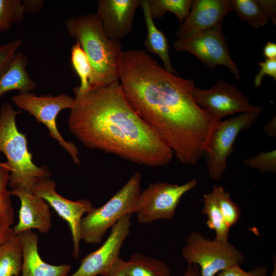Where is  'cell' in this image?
<instances>
[{
	"label": "cell",
	"instance_id": "1",
	"mask_svg": "<svg viewBox=\"0 0 276 276\" xmlns=\"http://www.w3.org/2000/svg\"><path fill=\"white\" fill-rule=\"evenodd\" d=\"M119 82L139 115L181 163L195 165L204 156L217 121L195 102L193 80L168 72L144 51L131 49L122 53Z\"/></svg>",
	"mask_w": 276,
	"mask_h": 276
},
{
	"label": "cell",
	"instance_id": "2",
	"mask_svg": "<svg viewBox=\"0 0 276 276\" xmlns=\"http://www.w3.org/2000/svg\"><path fill=\"white\" fill-rule=\"evenodd\" d=\"M73 91L68 126L85 146L147 167L171 162L173 151L139 115L119 82Z\"/></svg>",
	"mask_w": 276,
	"mask_h": 276
},
{
	"label": "cell",
	"instance_id": "3",
	"mask_svg": "<svg viewBox=\"0 0 276 276\" xmlns=\"http://www.w3.org/2000/svg\"><path fill=\"white\" fill-rule=\"evenodd\" d=\"M65 26L70 36L78 41L89 61L91 86L119 82L122 45L120 40L105 35L101 19L96 13L72 17Z\"/></svg>",
	"mask_w": 276,
	"mask_h": 276
},
{
	"label": "cell",
	"instance_id": "4",
	"mask_svg": "<svg viewBox=\"0 0 276 276\" xmlns=\"http://www.w3.org/2000/svg\"><path fill=\"white\" fill-rule=\"evenodd\" d=\"M21 112L15 110L7 102L2 105L0 112V152L7 159L11 190L21 189L31 192L38 180L50 178L51 173L46 166L39 167L32 160L26 135L18 130L16 123V117Z\"/></svg>",
	"mask_w": 276,
	"mask_h": 276
},
{
	"label": "cell",
	"instance_id": "5",
	"mask_svg": "<svg viewBox=\"0 0 276 276\" xmlns=\"http://www.w3.org/2000/svg\"><path fill=\"white\" fill-rule=\"evenodd\" d=\"M142 174L135 172L127 182L102 206L94 208L81 222V238L87 243L101 242L106 232L124 216L133 213L141 192Z\"/></svg>",
	"mask_w": 276,
	"mask_h": 276
},
{
	"label": "cell",
	"instance_id": "6",
	"mask_svg": "<svg viewBox=\"0 0 276 276\" xmlns=\"http://www.w3.org/2000/svg\"><path fill=\"white\" fill-rule=\"evenodd\" d=\"M182 247V258L188 264L197 265L201 276H215L220 271L244 261V255L228 241L211 240L192 232Z\"/></svg>",
	"mask_w": 276,
	"mask_h": 276
},
{
	"label": "cell",
	"instance_id": "7",
	"mask_svg": "<svg viewBox=\"0 0 276 276\" xmlns=\"http://www.w3.org/2000/svg\"><path fill=\"white\" fill-rule=\"evenodd\" d=\"M198 183L195 178L181 185L150 183L140 192L134 206L133 213L136 214L137 221L150 224L158 219L171 220L182 197Z\"/></svg>",
	"mask_w": 276,
	"mask_h": 276
},
{
	"label": "cell",
	"instance_id": "8",
	"mask_svg": "<svg viewBox=\"0 0 276 276\" xmlns=\"http://www.w3.org/2000/svg\"><path fill=\"white\" fill-rule=\"evenodd\" d=\"M262 109L219 121L210 137L204 155L209 175L220 179L227 167V159L234 150V144L240 132L248 129L257 120Z\"/></svg>",
	"mask_w": 276,
	"mask_h": 276
},
{
	"label": "cell",
	"instance_id": "9",
	"mask_svg": "<svg viewBox=\"0 0 276 276\" xmlns=\"http://www.w3.org/2000/svg\"><path fill=\"white\" fill-rule=\"evenodd\" d=\"M11 100L18 107L32 115L37 122L43 124L48 129L51 137L56 140L68 153L75 164H80L77 147L73 142L64 139L58 131L56 124V119L60 112L73 107V98L64 94L54 96L48 95L37 96L31 93H26L13 96Z\"/></svg>",
	"mask_w": 276,
	"mask_h": 276
},
{
	"label": "cell",
	"instance_id": "10",
	"mask_svg": "<svg viewBox=\"0 0 276 276\" xmlns=\"http://www.w3.org/2000/svg\"><path fill=\"white\" fill-rule=\"evenodd\" d=\"M222 26L193 35L177 39L173 43L177 51L190 53L213 69L217 65L226 66L240 80L238 66L231 57L226 40L221 31Z\"/></svg>",
	"mask_w": 276,
	"mask_h": 276
},
{
	"label": "cell",
	"instance_id": "11",
	"mask_svg": "<svg viewBox=\"0 0 276 276\" xmlns=\"http://www.w3.org/2000/svg\"><path fill=\"white\" fill-rule=\"evenodd\" d=\"M192 94L197 104L216 121L237 112H252L263 109L252 105L242 92L221 79L208 89L195 87Z\"/></svg>",
	"mask_w": 276,
	"mask_h": 276
},
{
	"label": "cell",
	"instance_id": "12",
	"mask_svg": "<svg viewBox=\"0 0 276 276\" xmlns=\"http://www.w3.org/2000/svg\"><path fill=\"white\" fill-rule=\"evenodd\" d=\"M56 187L54 180L50 178H44L34 184L31 192L44 199L58 215L67 222L73 242V256L78 259L80 252L81 219L94 206L87 199L72 201L65 198L57 193Z\"/></svg>",
	"mask_w": 276,
	"mask_h": 276
},
{
	"label": "cell",
	"instance_id": "13",
	"mask_svg": "<svg viewBox=\"0 0 276 276\" xmlns=\"http://www.w3.org/2000/svg\"><path fill=\"white\" fill-rule=\"evenodd\" d=\"M132 214L122 217L112 227L110 235L101 246L83 258L74 273L65 276L103 275L120 257L123 243L130 234Z\"/></svg>",
	"mask_w": 276,
	"mask_h": 276
},
{
	"label": "cell",
	"instance_id": "14",
	"mask_svg": "<svg viewBox=\"0 0 276 276\" xmlns=\"http://www.w3.org/2000/svg\"><path fill=\"white\" fill-rule=\"evenodd\" d=\"M140 4L141 0L98 1L96 13L106 36L119 40L129 34Z\"/></svg>",
	"mask_w": 276,
	"mask_h": 276
},
{
	"label": "cell",
	"instance_id": "15",
	"mask_svg": "<svg viewBox=\"0 0 276 276\" xmlns=\"http://www.w3.org/2000/svg\"><path fill=\"white\" fill-rule=\"evenodd\" d=\"M232 10L228 0H195L190 11L176 33L178 39L222 26Z\"/></svg>",
	"mask_w": 276,
	"mask_h": 276
},
{
	"label": "cell",
	"instance_id": "16",
	"mask_svg": "<svg viewBox=\"0 0 276 276\" xmlns=\"http://www.w3.org/2000/svg\"><path fill=\"white\" fill-rule=\"evenodd\" d=\"M11 195L18 197L20 201L18 221L13 228L15 235L36 229L41 233H47L52 226L50 205L42 198L31 192L21 189L10 191Z\"/></svg>",
	"mask_w": 276,
	"mask_h": 276
},
{
	"label": "cell",
	"instance_id": "17",
	"mask_svg": "<svg viewBox=\"0 0 276 276\" xmlns=\"http://www.w3.org/2000/svg\"><path fill=\"white\" fill-rule=\"evenodd\" d=\"M22 251V276H65L71 269L68 264L53 265L44 262L38 250V237L32 230L18 235Z\"/></svg>",
	"mask_w": 276,
	"mask_h": 276
},
{
	"label": "cell",
	"instance_id": "18",
	"mask_svg": "<svg viewBox=\"0 0 276 276\" xmlns=\"http://www.w3.org/2000/svg\"><path fill=\"white\" fill-rule=\"evenodd\" d=\"M26 56L17 52L9 66L0 75V97L5 93L17 90L19 93H30L37 85L29 75Z\"/></svg>",
	"mask_w": 276,
	"mask_h": 276
},
{
	"label": "cell",
	"instance_id": "19",
	"mask_svg": "<svg viewBox=\"0 0 276 276\" xmlns=\"http://www.w3.org/2000/svg\"><path fill=\"white\" fill-rule=\"evenodd\" d=\"M140 7L143 11L147 28V36L144 42L146 49L160 58L166 71L177 75L169 57L168 39L165 33L155 25L149 12L147 0H141Z\"/></svg>",
	"mask_w": 276,
	"mask_h": 276
},
{
	"label": "cell",
	"instance_id": "20",
	"mask_svg": "<svg viewBox=\"0 0 276 276\" xmlns=\"http://www.w3.org/2000/svg\"><path fill=\"white\" fill-rule=\"evenodd\" d=\"M123 267L128 276H171L169 267L163 261L140 253L124 261Z\"/></svg>",
	"mask_w": 276,
	"mask_h": 276
},
{
	"label": "cell",
	"instance_id": "21",
	"mask_svg": "<svg viewBox=\"0 0 276 276\" xmlns=\"http://www.w3.org/2000/svg\"><path fill=\"white\" fill-rule=\"evenodd\" d=\"M22 251L18 235L0 245V276H17L21 271Z\"/></svg>",
	"mask_w": 276,
	"mask_h": 276
},
{
	"label": "cell",
	"instance_id": "22",
	"mask_svg": "<svg viewBox=\"0 0 276 276\" xmlns=\"http://www.w3.org/2000/svg\"><path fill=\"white\" fill-rule=\"evenodd\" d=\"M203 206L201 213L207 216L206 225L215 232V239L228 241L230 227L226 223L211 192L203 194Z\"/></svg>",
	"mask_w": 276,
	"mask_h": 276
},
{
	"label": "cell",
	"instance_id": "23",
	"mask_svg": "<svg viewBox=\"0 0 276 276\" xmlns=\"http://www.w3.org/2000/svg\"><path fill=\"white\" fill-rule=\"evenodd\" d=\"M232 10H235L240 19L248 23L252 27L265 26L269 19L267 14L255 0H229Z\"/></svg>",
	"mask_w": 276,
	"mask_h": 276
},
{
	"label": "cell",
	"instance_id": "24",
	"mask_svg": "<svg viewBox=\"0 0 276 276\" xmlns=\"http://www.w3.org/2000/svg\"><path fill=\"white\" fill-rule=\"evenodd\" d=\"M9 176L7 162L0 163V230L10 227L14 221L11 195L8 189Z\"/></svg>",
	"mask_w": 276,
	"mask_h": 276
},
{
	"label": "cell",
	"instance_id": "25",
	"mask_svg": "<svg viewBox=\"0 0 276 276\" xmlns=\"http://www.w3.org/2000/svg\"><path fill=\"white\" fill-rule=\"evenodd\" d=\"M148 8L153 20L162 17L170 12L174 14L180 23L188 16L194 1L147 0Z\"/></svg>",
	"mask_w": 276,
	"mask_h": 276
},
{
	"label": "cell",
	"instance_id": "26",
	"mask_svg": "<svg viewBox=\"0 0 276 276\" xmlns=\"http://www.w3.org/2000/svg\"><path fill=\"white\" fill-rule=\"evenodd\" d=\"M71 60L72 66L80 81V85L76 86V88L80 92L88 90L91 87L89 82L91 66L87 56L77 40L71 48Z\"/></svg>",
	"mask_w": 276,
	"mask_h": 276
},
{
	"label": "cell",
	"instance_id": "27",
	"mask_svg": "<svg viewBox=\"0 0 276 276\" xmlns=\"http://www.w3.org/2000/svg\"><path fill=\"white\" fill-rule=\"evenodd\" d=\"M226 222L231 227L239 220L241 209L231 199L229 193L221 186L214 185L211 192Z\"/></svg>",
	"mask_w": 276,
	"mask_h": 276
},
{
	"label": "cell",
	"instance_id": "28",
	"mask_svg": "<svg viewBox=\"0 0 276 276\" xmlns=\"http://www.w3.org/2000/svg\"><path fill=\"white\" fill-rule=\"evenodd\" d=\"M24 13L21 0H0V32L7 31L13 24L21 21Z\"/></svg>",
	"mask_w": 276,
	"mask_h": 276
},
{
	"label": "cell",
	"instance_id": "29",
	"mask_svg": "<svg viewBox=\"0 0 276 276\" xmlns=\"http://www.w3.org/2000/svg\"><path fill=\"white\" fill-rule=\"evenodd\" d=\"M243 163L249 167L256 168L262 173L276 172V150L262 151L257 156L245 159Z\"/></svg>",
	"mask_w": 276,
	"mask_h": 276
},
{
	"label": "cell",
	"instance_id": "30",
	"mask_svg": "<svg viewBox=\"0 0 276 276\" xmlns=\"http://www.w3.org/2000/svg\"><path fill=\"white\" fill-rule=\"evenodd\" d=\"M22 44L19 39L0 45V75L9 66Z\"/></svg>",
	"mask_w": 276,
	"mask_h": 276
},
{
	"label": "cell",
	"instance_id": "31",
	"mask_svg": "<svg viewBox=\"0 0 276 276\" xmlns=\"http://www.w3.org/2000/svg\"><path fill=\"white\" fill-rule=\"evenodd\" d=\"M267 269L265 267L260 266L246 271L240 266H234L222 270L215 276H266Z\"/></svg>",
	"mask_w": 276,
	"mask_h": 276
},
{
	"label": "cell",
	"instance_id": "32",
	"mask_svg": "<svg viewBox=\"0 0 276 276\" xmlns=\"http://www.w3.org/2000/svg\"><path fill=\"white\" fill-rule=\"evenodd\" d=\"M260 69L254 78V84L259 87L262 83L264 77L266 75L272 77L276 80V58L265 59L264 61L259 62Z\"/></svg>",
	"mask_w": 276,
	"mask_h": 276
},
{
	"label": "cell",
	"instance_id": "33",
	"mask_svg": "<svg viewBox=\"0 0 276 276\" xmlns=\"http://www.w3.org/2000/svg\"><path fill=\"white\" fill-rule=\"evenodd\" d=\"M21 2L24 11L29 13L39 12L44 4L43 0H22Z\"/></svg>",
	"mask_w": 276,
	"mask_h": 276
},
{
	"label": "cell",
	"instance_id": "34",
	"mask_svg": "<svg viewBox=\"0 0 276 276\" xmlns=\"http://www.w3.org/2000/svg\"><path fill=\"white\" fill-rule=\"evenodd\" d=\"M267 14L269 18H271L273 22L275 25L276 22V1L273 0H258Z\"/></svg>",
	"mask_w": 276,
	"mask_h": 276
},
{
	"label": "cell",
	"instance_id": "35",
	"mask_svg": "<svg viewBox=\"0 0 276 276\" xmlns=\"http://www.w3.org/2000/svg\"><path fill=\"white\" fill-rule=\"evenodd\" d=\"M124 261L119 257L103 276H128L123 270Z\"/></svg>",
	"mask_w": 276,
	"mask_h": 276
},
{
	"label": "cell",
	"instance_id": "36",
	"mask_svg": "<svg viewBox=\"0 0 276 276\" xmlns=\"http://www.w3.org/2000/svg\"><path fill=\"white\" fill-rule=\"evenodd\" d=\"M263 53L266 59L276 58V43L268 41L263 48Z\"/></svg>",
	"mask_w": 276,
	"mask_h": 276
},
{
	"label": "cell",
	"instance_id": "37",
	"mask_svg": "<svg viewBox=\"0 0 276 276\" xmlns=\"http://www.w3.org/2000/svg\"><path fill=\"white\" fill-rule=\"evenodd\" d=\"M265 133L272 137H276V117L275 116L267 122L264 127Z\"/></svg>",
	"mask_w": 276,
	"mask_h": 276
},
{
	"label": "cell",
	"instance_id": "38",
	"mask_svg": "<svg viewBox=\"0 0 276 276\" xmlns=\"http://www.w3.org/2000/svg\"><path fill=\"white\" fill-rule=\"evenodd\" d=\"M183 276H201L199 267L196 264H188Z\"/></svg>",
	"mask_w": 276,
	"mask_h": 276
},
{
	"label": "cell",
	"instance_id": "39",
	"mask_svg": "<svg viewBox=\"0 0 276 276\" xmlns=\"http://www.w3.org/2000/svg\"><path fill=\"white\" fill-rule=\"evenodd\" d=\"M15 235L13 229L10 227L0 230V245L10 239Z\"/></svg>",
	"mask_w": 276,
	"mask_h": 276
},
{
	"label": "cell",
	"instance_id": "40",
	"mask_svg": "<svg viewBox=\"0 0 276 276\" xmlns=\"http://www.w3.org/2000/svg\"><path fill=\"white\" fill-rule=\"evenodd\" d=\"M271 276H276L275 261H274V269H273Z\"/></svg>",
	"mask_w": 276,
	"mask_h": 276
},
{
	"label": "cell",
	"instance_id": "41",
	"mask_svg": "<svg viewBox=\"0 0 276 276\" xmlns=\"http://www.w3.org/2000/svg\"><path fill=\"white\" fill-rule=\"evenodd\" d=\"M17 276H18V275H17Z\"/></svg>",
	"mask_w": 276,
	"mask_h": 276
}]
</instances>
